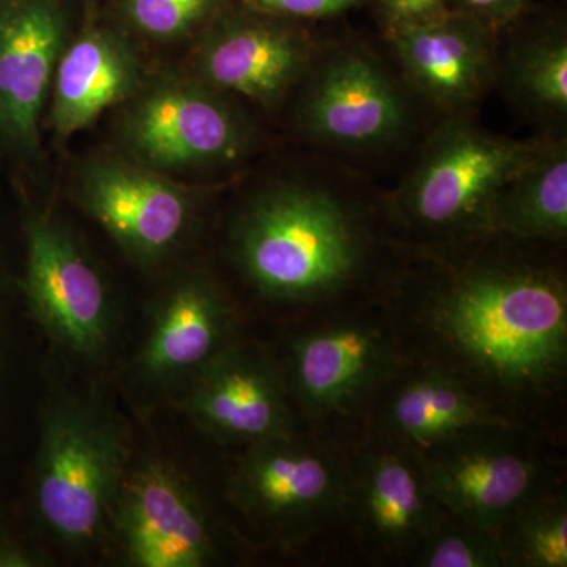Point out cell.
Wrapping results in <instances>:
<instances>
[{"label":"cell","instance_id":"cell-23","mask_svg":"<svg viewBox=\"0 0 567 567\" xmlns=\"http://www.w3.org/2000/svg\"><path fill=\"white\" fill-rule=\"evenodd\" d=\"M506 567L567 566V499L548 487L517 506L495 529Z\"/></svg>","mask_w":567,"mask_h":567},{"label":"cell","instance_id":"cell-2","mask_svg":"<svg viewBox=\"0 0 567 567\" xmlns=\"http://www.w3.org/2000/svg\"><path fill=\"white\" fill-rule=\"evenodd\" d=\"M360 204L330 183H276L235 219L230 248L249 287L268 303L316 305L352 287L372 256Z\"/></svg>","mask_w":567,"mask_h":567},{"label":"cell","instance_id":"cell-21","mask_svg":"<svg viewBox=\"0 0 567 567\" xmlns=\"http://www.w3.org/2000/svg\"><path fill=\"white\" fill-rule=\"evenodd\" d=\"M491 234L517 241H559L567 234L565 142L543 141L539 151L492 205Z\"/></svg>","mask_w":567,"mask_h":567},{"label":"cell","instance_id":"cell-14","mask_svg":"<svg viewBox=\"0 0 567 567\" xmlns=\"http://www.w3.org/2000/svg\"><path fill=\"white\" fill-rule=\"evenodd\" d=\"M312 66L298 111L309 140L344 151H374L404 134V96L371 54L342 48Z\"/></svg>","mask_w":567,"mask_h":567},{"label":"cell","instance_id":"cell-26","mask_svg":"<svg viewBox=\"0 0 567 567\" xmlns=\"http://www.w3.org/2000/svg\"><path fill=\"white\" fill-rule=\"evenodd\" d=\"M245 6L284 20H328L363 6L368 0H244Z\"/></svg>","mask_w":567,"mask_h":567},{"label":"cell","instance_id":"cell-10","mask_svg":"<svg viewBox=\"0 0 567 567\" xmlns=\"http://www.w3.org/2000/svg\"><path fill=\"white\" fill-rule=\"evenodd\" d=\"M401 352L388 322L353 319L312 328L290 344V398L319 423L357 415L401 369Z\"/></svg>","mask_w":567,"mask_h":567},{"label":"cell","instance_id":"cell-16","mask_svg":"<svg viewBox=\"0 0 567 567\" xmlns=\"http://www.w3.org/2000/svg\"><path fill=\"white\" fill-rule=\"evenodd\" d=\"M238 322L234 301L215 279L205 274L181 276L148 312L134 357L137 379L153 388L186 385L237 341Z\"/></svg>","mask_w":567,"mask_h":567},{"label":"cell","instance_id":"cell-13","mask_svg":"<svg viewBox=\"0 0 567 567\" xmlns=\"http://www.w3.org/2000/svg\"><path fill=\"white\" fill-rule=\"evenodd\" d=\"M178 412L223 445L295 434L286 379L259 346L235 341L186 383Z\"/></svg>","mask_w":567,"mask_h":567},{"label":"cell","instance_id":"cell-1","mask_svg":"<svg viewBox=\"0 0 567 567\" xmlns=\"http://www.w3.org/2000/svg\"><path fill=\"white\" fill-rule=\"evenodd\" d=\"M425 257L395 282L390 319L401 350L434 365L529 429L567 371V287L550 265L491 234ZM532 431V429H529Z\"/></svg>","mask_w":567,"mask_h":567},{"label":"cell","instance_id":"cell-20","mask_svg":"<svg viewBox=\"0 0 567 567\" xmlns=\"http://www.w3.org/2000/svg\"><path fill=\"white\" fill-rule=\"evenodd\" d=\"M141 84V63L121 33L91 28L63 48L54 73L51 121L69 137L104 111L128 100Z\"/></svg>","mask_w":567,"mask_h":567},{"label":"cell","instance_id":"cell-11","mask_svg":"<svg viewBox=\"0 0 567 567\" xmlns=\"http://www.w3.org/2000/svg\"><path fill=\"white\" fill-rule=\"evenodd\" d=\"M447 516L416 451L372 435L347 458L342 517L369 554L410 561Z\"/></svg>","mask_w":567,"mask_h":567},{"label":"cell","instance_id":"cell-8","mask_svg":"<svg viewBox=\"0 0 567 567\" xmlns=\"http://www.w3.org/2000/svg\"><path fill=\"white\" fill-rule=\"evenodd\" d=\"M107 536L132 567H205L221 550L199 488L177 465L158 457L130 468Z\"/></svg>","mask_w":567,"mask_h":567},{"label":"cell","instance_id":"cell-3","mask_svg":"<svg viewBox=\"0 0 567 567\" xmlns=\"http://www.w3.org/2000/svg\"><path fill=\"white\" fill-rule=\"evenodd\" d=\"M132 456L128 424L103 399L63 390L44 401L32 506L55 544L85 551L107 536Z\"/></svg>","mask_w":567,"mask_h":567},{"label":"cell","instance_id":"cell-29","mask_svg":"<svg viewBox=\"0 0 567 567\" xmlns=\"http://www.w3.org/2000/svg\"><path fill=\"white\" fill-rule=\"evenodd\" d=\"M48 559L40 551L22 546V544L0 540V567H37L47 566Z\"/></svg>","mask_w":567,"mask_h":567},{"label":"cell","instance_id":"cell-6","mask_svg":"<svg viewBox=\"0 0 567 567\" xmlns=\"http://www.w3.org/2000/svg\"><path fill=\"white\" fill-rule=\"evenodd\" d=\"M346 480L347 458L292 434L246 446L227 492L265 535L300 544L342 517Z\"/></svg>","mask_w":567,"mask_h":567},{"label":"cell","instance_id":"cell-18","mask_svg":"<svg viewBox=\"0 0 567 567\" xmlns=\"http://www.w3.org/2000/svg\"><path fill=\"white\" fill-rule=\"evenodd\" d=\"M496 31L453 10L439 20L388 31L386 37L417 92L457 114L491 87L498 70Z\"/></svg>","mask_w":567,"mask_h":567},{"label":"cell","instance_id":"cell-24","mask_svg":"<svg viewBox=\"0 0 567 567\" xmlns=\"http://www.w3.org/2000/svg\"><path fill=\"white\" fill-rule=\"evenodd\" d=\"M409 565L417 567H506L494 529L447 516L421 543Z\"/></svg>","mask_w":567,"mask_h":567},{"label":"cell","instance_id":"cell-19","mask_svg":"<svg viewBox=\"0 0 567 567\" xmlns=\"http://www.w3.org/2000/svg\"><path fill=\"white\" fill-rule=\"evenodd\" d=\"M492 425L528 429L434 365L399 369L375 399L374 435L416 453Z\"/></svg>","mask_w":567,"mask_h":567},{"label":"cell","instance_id":"cell-28","mask_svg":"<svg viewBox=\"0 0 567 567\" xmlns=\"http://www.w3.org/2000/svg\"><path fill=\"white\" fill-rule=\"evenodd\" d=\"M453 10L472 14L494 31L509 28L528 9V0H451Z\"/></svg>","mask_w":567,"mask_h":567},{"label":"cell","instance_id":"cell-17","mask_svg":"<svg viewBox=\"0 0 567 567\" xmlns=\"http://www.w3.org/2000/svg\"><path fill=\"white\" fill-rule=\"evenodd\" d=\"M66 39L59 0L0 7V136L18 151L39 147V121Z\"/></svg>","mask_w":567,"mask_h":567},{"label":"cell","instance_id":"cell-22","mask_svg":"<svg viewBox=\"0 0 567 567\" xmlns=\"http://www.w3.org/2000/svg\"><path fill=\"white\" fill-rule=\"evenodd\" d=\"M511 91L537 115L565 118L567 111V39L561 22L533 25L509 52Z\"/></svg>","mask_w":567,"mask_h":567},{"label":"cell","instance_id":"cell-12","mask_svg":"<svg viewBox=\"0 0 567 567\" xmlns=\"http://www.w3.org/2000/svg\"><path fill=\"white\" fill-rule=\"evenodd\" d=\"M315 65V43L300 22L245 6L226 7L196 52L197 80L264 107L281 102Z\"/></svg>","mask_w":567,"mask_h":567},{"label":"cell","instance_id":"cell-15","mask_svg":"<svg viewBox=\"0 0 567 567\" xmlns=\"http://www.w3.org/2000/svg\"><path fill=\"white\" fill-rule=\"evenodd\" d=\"M78 196L81 207L142 268L169 259L194 218L192 194L182 186L114 159L89 164Z\"/></svg>","mask_w":567,"mask_h":567},{"label":"cell","instance_id":"cell-25","mask_svg":"<svg viewBox=\"0 0 567 567\" xmlns=\"http://www.w3.org/2000/svg\"><path fill=\"white\" fill-rule=\"evenodd\" d=\"M226 3L227 0H123L122 11L144 35L171 40L215 18Z\"/></svg>","mask_w":567,"mask_h":567},{"label":"cell","instance_id":"cell-27","mask_svg":"<svg viewBox=\"0 0 567 567\" xmlns=\"http://www.w3.org/2000/svg\"><path fill=\"white\" fill-rule=\"evenodd\" d=\"M385 32L439 20L453 11L451 0H374Z\"/></svg>","mask_w":567,"mask_h":567},{"label":"cell","instance_id":"cell-5","mask_svg":"<svg viewBox=\"0 0 567 567\" xmlns=\"http://www.w3.org/2000/svg\"><path fill=\"white\" fill-rule=\"evenodd\" d=\"M24 237L22 293L32 319L66 357L100 363L117 334L110 282L80 238L54 216L29 213Z\"/></svg>","mask_w":567,"mask_h":567},{"label":"cell","instance_id":"cell-4","mask_svg":"<svg viewBox=\"0 0 567 567\" xmlns=\"http://www.w3.org/2000/svg\"><path fill=\"white\" fill-rule=\"evenodd\" d=\"M543 141H517L451 118L432 133L412 173L391 200L395 221L432 244L454 246L491 235L498 194Z\"/></svg>","mask_w":567,"mask_h":567},{"label":"cell","instance_id":"cell-9","mask_svg":"<svg viewBox=\"0 0 567 567\" xmlns=\"http://www.w3.org/2000/svg\"><path fill=\"white\" fill-rule=\"evenodd\" d=\"M122 137L145 166L171 171L237 162L251 128L223 92L199 80H164L134 100Z\"/></svg>","mask_w":567,"mask_h":567},{"label":"cell","instance_id":"cell-7","mask_svg":"<svg viewBox=\"0 0 567 567\" xmlns=\"http://www.w3.org/2000/svg\"><path fill=\"white\" fill-rule=\"evenodd\" d=\"M532 435L528 429L492 425L420 451L432 494L451 516L495 532L517 506L551 487Z\"/></svg>","mask_w":567,"mask_h":567}]
</instances>
